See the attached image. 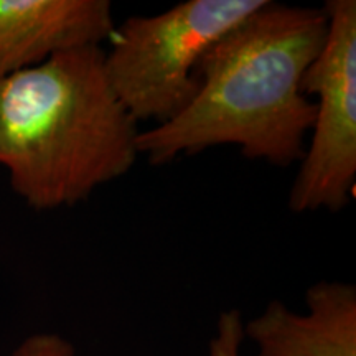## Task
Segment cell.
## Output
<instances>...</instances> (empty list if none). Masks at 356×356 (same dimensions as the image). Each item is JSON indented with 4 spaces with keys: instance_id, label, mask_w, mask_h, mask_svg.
<instances>
[{
    "instance_id": "3",
    "label": "cell",
    "mask_w": 356,
    "mask_h": 356,
    "mask_svg": "<svg viewBox=\"0 0 356 356\" xmlns=\"http://www.w3.org/2000/svg\"><path fill=\"white\" fill-rule=\"evenodd\" d=\"M266 0H186L113 30L104 66L109 83L137 122H168L197 95V66L218 40Z\"/></svg>"
},
{
    "instance_id": "4",
    "label": "cell",
    "mask_w": 356,
    "mask_h": 356,
    "mask_svg": "<svg viewBox=\"0 0 356 356\" xmlns=\"http://www.w3.org/2000/svg\"><path fill=\"white\" fill-rule=\"evenodd\" d=\"M328 33L302 91L317 96L312 139L289 193L296 213L348 207L356 181V2L327 0Z\"/></svg>"
},
{
    "instance_id": "1",
    "label": "cell",
    "mask_w": 356,
    "mask_h": 356,
    "mask_svg": "<svg viewBox=\"0 0 356 356\" xmlns=\"http://www.w3.org/2000/svg\"><path fill=\"white\" fill-rule=\"evenodd\" d=\"M328 33L323 7L266 0L202 56L197 95L168 122L140 131L139 155L165 165L180 155L236 145L251 160L291 167L305 152L315 101L302 79Z\"/></svg>"
},
{
    "instance_id": "2",
    "label": "cell",
    "mask_w": 356,
    "mask_h": 356,
    "mask_svg": "<svg viewBox=\"0 0 356 356\" xmlns=\"http://www.w3.org/2000/svg\"><path fill=\"white\" fill-rule=\"evenodd\" d=\"M104 58L99 44L70 48L0 83V167L33 210L81 203L139 157V122Z\"/></svg>"
},
{
    "instance_id": "8",
    "label": "cell",
    "mask_w": 356,
    "mask_h": 356,
    "mask_svg": "<svg viewBox=\"0 0 356 356\" xmlns=\"http://www.w3.org/2000/svg\"><path fill=\"white\" fill-rule=\"evenodd\" d=\"M12 356H76V350L56 333H37L25 338Z\"/></svg>"
},
{
    "instance_id": "5",
    "label": "cell",
    "mask_w": 356,
    "mask_h": 356,
    "mask_svg": "<svg viewBox=\"0 0 356 356\" xmlns=\"http://www.w3.org/2000/svg\"><path fill=\"white\" fill-rule=\"evenodd\" d=\"M113 30L109 0H0V83Z\"/></svg>"
},
{
    "instance_id": "7",
    "label": "cell",
    "mask_w": 356,
    "mask_h": 356,
    "mask_svg": "<svg viewBox=\"0 0 356 356\" xmlns=\"http://www.w3.org/2000/svg\"><path fill=\"white\" fill-rule=\"evenodd\" d=\"M243 327L241 312L236 309L221 312L216 322V332L210 340V356H241L244 343Z\"/></svg>"
},
{
    "instance_id": "6",
    "label": "cell",
    "mask_w": 356,
    "mask_h": 356,
    "mask_svg": "<svg viewBox=\"0 0 356 356\" xmlns=\"http://www.w3.org/2000/svg\"><path fill=\"white\" fill-rule=\"evenodd\" d=\"M305 314L280 300L244 323L254 356H356V287L320 280L307 289Z\"/></svg>"
}]
</instances>
